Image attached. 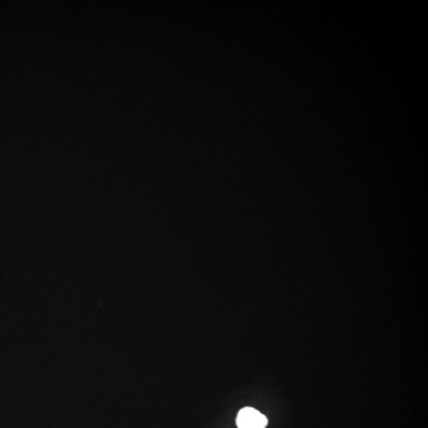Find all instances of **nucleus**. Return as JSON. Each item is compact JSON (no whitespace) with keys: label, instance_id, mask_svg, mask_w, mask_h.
Here are the masks:
<instances>
[{"label":"nucleus","instance_id":"1","mask_svg":"<svg viewBox=\"0 0 428 428\" xmlns=\"http://www.w3.org/2000/svg\"><path fill=\"white\" fill-rule=\"evenodd\" d=\"M268 424V419L264 415L250 407L239 411L236 418L238 428H265Z\"/></svg>","mask_w":428,"mask_h":428}]
</instances>
